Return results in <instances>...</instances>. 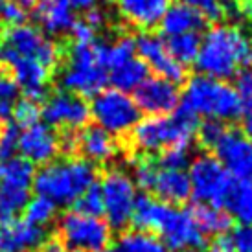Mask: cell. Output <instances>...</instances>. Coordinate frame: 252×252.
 Segmentation results:
<instances>
[{
  "instance_id": "obj_8",
  "label": "cell",
  "mask_w": 252,
  "mask_h": 252,
  "mask_svg": "<svg viewBox=\"0 0 252 252\" xmlns=\"http://www.w3.org/2000/svg\"><path fill=\"white\" fill-rule=\"evenodd\" d=\"M91 116L96 126L109 134H127L138 126L142 112L134 99L116 89H105L94 96L91 103Z\"/></svg>"
},
{
  "instance_id": "obj_5",
  "label": "cell",
  "mask_w": 252,
  "mask_h": 252,
  "mask_svg": "<svg viewBox=\"0 0 252 252\" xmlns=\"http://www.w3.org/2000/svg\"><path fill=\"white\" fill-rule=\"evenodd\" d=\"M109 81L107 44H74L66 64L61 72V85L66 92L76 96H96L105 91Z\"/></svg>"
},
{
  "instance_id": "obj_49",
  "label": "cell",
  "mask_w": 252,
  "mask_h": 252,
  "mask_svg": "<svg viewBox=\"0 0 252 252\" xmlns=\"http://www.w3.org/2000/svg\"><path fill=\"white\" fill-rule=\"evenodd\" d=\"M42 252H76V251H70V249H66L63 243H59V241H50V243H44L42 245Z\"/></svg>"
},
{
  "instance_id": "obj_50",
  "label": "cell",
  "mask_w": 252,
  "mask_h": 252,
  "mask_svg": "<svg viewBox=\"0 0 252 252\" xmlns=\"http://www.w3.org/2000/svg\"><path fill=\"white\" fill-rule=\"evenodd\" d=\"M236 11H238V15L252 17V0H247V2H243V4L236 6Z\"/></svg>"
},
{
  "instance_id": "obj_7",
  "label": "cell",
  "mask_w": 252,
  "mask_h": 252,
  "mask_svg": "<svg viewBox=\"0 0 252 252\" xmlns=\"http://www.w3.org/2000/svg\"><path fill=\"white\" fill-rule=\"evenodd\" d=\"M17 59H33L52 70L59 64L61 48L35 26L19 24L7 28L0 39V64L9 66Z\"/></svg>"
},
{
  "instance_id": "obj_6",
  "label": "cell",
  "mask_w": 252,
  "mask_h": 252,
  "mask_svg": "<svg viewBox=\"0 0 252 252\" xmlns=\"http://www.w3.org/2000/svg\"><path fill=\"white\" fill-rule=\"evenodd\" d=\"M131 133L136 149L144 153H162L169 147H188L197 133V118L179 109L171 116L140 120Z\"/></svg>"
},
{
  "instance_id": "obj_39",
  "label": "cell",
  "mask_w": 252,
  "mask_h": 252,
  "mask_svg": "<svg viewBox=\"0 0 252 252\" xmlns=\"http://www.w3.org/2000/svg\"><path fill=\"white\" fill-rule=\"evenodd\" d=\"M26 19V9L19 0H0V21L7 26H19Z\"/></svg>"
},
{
  "instance_id": "obj_25",
  "label": "cell",
  "mask_w": 252,
  "mask_h": 252,
  "mask_svg": "<svg viewBox=\"0 0 252 252\" xmlns=\"http://www.w3.org/2000/svg\"><path fill=\"white\" fill-rule=\"evenodd\" d=\"M149 77V68L138 57H133L126 63L118 64L109 72V81L120 92H134Z\"/></svg>"
},
{
  "instance_id": "obj_43",
  "label": "cell",
  "mask_w": 252,
  "mask_h": 252,
  "mask_svg": "<svg viewBox=\"0 0 252 252\" xmlns=\"http://www.w3.org/2000/svg\"><path fill=\"white\" fill-rule=\"evenodd\" d=\"M236 92L243 103H252V70H241L236 77Z\"/></svg>"
},
{
  "instance_id": "obj_13",
  "label": "cell",
  "mask_w": 252,
  "mask_h": 252,
  "mask_svg": "<svg viewBox=\"0 0 252 252\" xmlns=\"http://www.w3.org/2000/svg\"><path fill=\"white\" fill-rule=\"evenodd\" d=\"M216 158L236 181L252 184V140L241 131L226 129L216 146Z\"/></svg>"
},
{
  "instance_id": "obj_12",
  "label": "cell",
  "mask_w": 252,
  "mask_h": 252,
  "mask_svg": "<svg viewBox=\"0 0 252 252\" xmlns=\"http://www.w3.org/2000/svg\"><path fill=\"white\" fill-rule=\"evenodd\" d=\"M41 116L46 120V126L74 131L83 129L91 120V105L85 98L59 91L46 98L41 109Z\"/></svg>"
},
{
  "instance_id": "obj_44",
  "label": "cell",
  "mask_w": 252,
  "mask_h": 252,
  "mask_svg": "<svg viewBox=\"0 0 252 252\" xmlns=\"http://www.w3.org/2000/svg\"><path fill=\"white\" fill-rule=\"evenodd\" d=\"M17 94H19V89H17L15 81L11 79V76H7L6 72L0 68V101L13 103Z\"/></svg>"
},
{
  "instance_id": "obj_11",
  "label": "cell",
  "mask_w": 252,
  "mask_h": 252,
  "mask_svg": "<svg viewBox=\"0 0 252 252\" xmlns=\"http://www.w3.org/2000/svg\"><path fill=\"white\" fill-rule=\"evenodd\" d=\"M99 191L103 197L105 223L116 230L126 228L133 219L138 201L134 181L122 169H111L101 179Z\"/></svg>"
},
{
  "instance_id": "obj_37",
  "label": "cell",
  "mask_w": 252,
  "mask_h": 252,
  "mask_svg": "<svg viewBox=\"0 0 252 252\" xmlns=\"http://www.w3.org/2000/svg\"><path fill=\"white\" fill-rule=\"evenodd\" d=\"M157 169H158V164L153 162L151 158H140V160H136L134 162V184L149 191L155 175H157Z\"/></svg>"
},
{
  "instance_id": "obj_10",
  "label": "cell",
  "mask_w": 252,
  "mask_h": 252,
  "mask_svg": "<svg viewBox=\"0 0 252 252\" xmlns=\"http://www.w3.org/2000/svg\"><path fill=\"white\" fill-rule=\"evenodd\" d=\"M59 236L66 249L76 252H105L111 245V226L94 216L66 212L59 221Z\"/></svg>"
},
{
  "instance_id": "obj_38",
  "label": "cell",
  "mask_w": 252,
  "mask_h": 252,
  "mask_svg": "<svg viewBox=\"0 0 252 252\" xmlns=\"http://www.w3.org/2000/svg\"><path fill=\"white\" fill-rule=\"evenodd\" d=\"M19 127L15 124H9L0 131V160L11 158L19 151Z\"/></svg>"
},
{
  "instance_id": "obj_46",
  "label": "cell",
  "mask_w": 252,
  "mask_h": 252,
  "mask_svg": "<svg viewBox=\"0 0 252 252\" xmlns=\"http://www.w3.org/2000/svg\"><path fill=\"white\" fill-rule=\"evenodd\" d=\"M206 252H236L234 251V245H232V239L228 236H216L212 239L208 247H206Z\"/></svg>"
},
{
  "instance_id": "obj_36",
  "label": "cell",
  "mask_w": 252,
  "mask_h": 252,
  "mask_svg": "<svg viewBox=\"0 0 252 252\" xmlns=\"http://www.w3.org/2000/svg\"><path fill=\"white\" fill-rule=\"evenodd\" d=\"M226 127L223 126V122L219 120H206L201 126H197V134H199V142L203 144L204 147H212L216 146L219 138L224 134Z\"/></svg>"
},
{
  "instance_id": "obj_21",
  "label": "cell",
  "mask_w": 252,
  "mask_h": 252,
  "mask_svg": "<svg viewBox=\"0 0 252 252\" xmlns=\"http://www.w3.org/2000/svg\"><path fill=\"white\" fill-rule=\"evenodd\" d=\"M149 191H153L155 195L158 197V201H162V203H184V201H188L189 197H191L188 173L184 169H169L158 166Z\"/></svg>"
},
{
  "instance_id": "obj_40",
  "label": "cell",
  "mask_w": 252,
  "mask_h": 252,
  "mask_svg": "<svg viewBox=\"0 0 252 252\" xmlns=\"http://www.w3.org/2000/svg\"><path fill=\"white\" fill-rule=\"evenodd\" d=\"M188 147H169L166 151H162L160 158H158V166L169 169H184L188 166Z\"/></svg>"
},
{
  "instance_id": "obj_24",
  "label": "cell",
  "mask_w": 252,
  "mask_h": 252,
  "mask_svg": "<svg viewBox=\"0 0 252 252\" xmlns=\"http://www.w3.org/2000/svg\"><path fill=\"white\" fill-rule=\"evenodd\" d=\"M221 208H224L228 216L238 219L241 224L252 226V184L234 179Z\"/></svg>"
},
{
  "instance_id": "obj_54",
  "label": "cell",
  "mask_w": 252,
  "mask_h": 252,
  "mask_svg": "<svg viewBox=\"0 0 252 252\" xmlns=\"http://www.w3.org/2000/svg\"><path fill=\"white\" fill-rule=\"evenodd\" d=\"M181 252H195V251H181Z\"/></svg>"
},
{
  "instance_id": "obj_28",
  "label": "cell",
  "mask_w": 252,
  "mask_h": 252,
  "mask_svg": "<svg viewBox=\"0 0 252 252\" xmlns=\"http://www.w3.org/2000/svg\"><path fill=\"white\" fill-rule=\"evenodd\" d=\"M193 217L204 236L206 234L223 236L232 224V217L223 208H216V206H197L193 210Z\"/></svg>"
},
{
  "instance_id": "obj_48",
  "label": "cell",
  "mask_w": 252,
  "mask_h": 252,
  "mask_svg": "<svg viewBox=\"0 0 252 252\" xmlns=\"http://www.w3.org/2000/svg\"><path fill=\"white\" fill-rule=\"evenodd\" d=\"M99 0H70L72 7H76V9H81V11H89L92 7L98 6Z\"/></svg>"
},
{
  "instance_id": "obj_9",
  "label": "cell",
  "mask_w": 252,
  "mask_h": 252,
  "mask_svg": "<svg viewBox=\"0 0 252 252\" xmlns=\"http://www.w3.org/2000/svg\"><path fill=\"white\" fill-rule=\"evenodd\" d=\"M191 197L199 206H216L221 208L224 197L230 189L234 177L223 168V164L216 157L199 155L189 164L188 171Z\"/></svg>"
},
{
  "instance_id": "obj_51",
  "label": "cell",
  "mask_w": 252,
  "mask_h": 252,
  "mask_svg": "<svg viewBox=\"0 0 252 252\" xmlns=\"http://www.w3.org/2000/svg\"><path fill=\"white\" fill-rule=\"evenodd\" d=\"M19 2H21L24 7H26V6H35L39 0H19Z\"/></svg>"
},
{
  "instance_id": "obj_15",
  "label": "cell",
  "mask_w": 252,
  "mask_h": 252,
  "mask_svg": "<svg viewBox=\"0 0 252 252\" xmlns=\"http://www.w3.org/2000/svg\"><path fill=\"white\" fill-rule=\"evenodd\" d=\"M136 52L147 68H151L162 79H168L177 85L186 76L184 66L171 57L164 39H160L158 35H153V33L138 35L136 37Z\"/></svg>"
},
{
  "instance_id": "obj_19",
  "label": "cell",
  "mask_w": 252,
  "mask_h": 252,
  "mask_svg": "<svg viewBox=\"0 0 252 252\" xmlns=\"http://www.w3.org/2000/svg\"><path fill=\"white\" fill-rule=\"evenodd\" d=\"M77 149L85 155V160L105 164L112 160L118 153L114 136L98 126H85L77 134Z\"/></svg>"
},
{
  "instance_id": "obj_18",
  "label": "cell",
  "mask_w": 252,
  "mask_h": 252,
  "mask_svg": "<svg viewBox=\"0 0 252 252\" xmlns=\"http://www.w3.org/2000/svg\"><path fill=\"white\" fill-rule=\"evenodd\" d=\"M7 68H11L13 72L11 79L15 81L17 89L24 92L28 99L37 101L46 94L52 70L46 68L44 64L33 61V59H17Z\"/></svg>"
},
{
  "instance_id": "obj_53",
  "label": "cell",
  "mask_w": 252,
  "mask_h": 252,
  "mask_svg": "<svg viewBox=\"0 0 252 252\" xmlns=\"http://www.w3.org/2000/svg\"><path fill=\"white\" fill-rule=\"evenodd\" d=\"M249 44H251V50H252V35H251V39H249Z\"/></svg>"
},
{
  "instance_id": "obj_4",
  "label": "cell",
  "mask_w": 252,
  "mask_h": 252,
  "mask_svg": "<svg viewBox=\"0 0 252 252\" xmlns=\"http://www.w3.org/2000/svg\"><path fill=\"white\" fill-rule=\"evenodd\" d=\"M181 109L191 116H206L208 120L241 118L243 99L232 85L197 74L186 83L181 94Z\"/></svg>"
},
{
  "instance_id": "obj_31",
  "label": "cell",
  "mask_w": 252,
  "mask_h": 252,
  "mask_svg": "<svg viewBox=\"0 0 252 252\" xmlns=\"http://www.w3.org/2000/svg\"><path fill=\"white\" fill-rule=\"evenodd\" d=\"M30 201V189L19 188H6L0 186V217L11 219L19 212L26 208Z\"/></svg>"
},
{
  "instance_id": "obj_1",
  "label": "cell",
  "mask_w": 252,
  "mask_h": 252,
  "mask_svg": "<svg viewBox=\"0 0 252 252\" xmlns=\"http://www.w3.org/2000/svg\"><path fill=\"white\" fill-rule=\"evenodd\" d=\"M131 223L142 232H157L164 247L175 252H197L206 243V236L199 228L193 212L177 208L153 197H138Z\"/></svg>"
},
{
  "instance_id": "obj_42",
  "label": "cell",
  "mask_w": 252,
  "mask_h": 252,
  "mask_svg": "<svg viewBox=\"0 0 252 252\" xmlns=\"http://www.w3.org/2000/svg\"><path fill=\"white\" fill-rule=\"evenodd\" d=\"M232 245L236 252H252V226L239 224L232 234Z\"/></svg>"
},
{
  "instance_id": "obj_33",
  "label": "cell",
  "mask_w": 252,
  "mask_h": 252,
  "mask_svg": "<svg viewBox=\"0 0 252 252\" xmlns=\"http://www.w3.org/2000/svg\"><path fill=\"white\" fill-rule=\"evenodd\" d=\"M11 116L15 120V126L17 127H32L39 124V118H41V107L37 105V101L33 99H22L19 103L13 105V111H11Z\"/></svg>"
},
{
  "instance_id": "obj_16",
  "label": "cell",
  "mask_w": 252,
  "mask_h": 252,
  "mask_svg": "<svg viewBox=\"0 0 252 252\" xmlns=\"http://www.w3.org/2000/svg\"><path fill=\"white\" fill-rule=\"evenodd\" d=\"M59 149L61 140L54 127L46 124L26 127L19 134V151L22 153V158H26L32 164H48L56 160Z\"/></svg>"
},
{
  "instance_id": "obj_14",
  "label": "cell",
  "mask_w": 252,
  "mask_h": 252,
  "mask_svg": "<svg viewBox=\"0 0 252 252\" xmlns=\"http://www.w3.org/2000/svg\"><path fill=\"white\" fill-rule=\"evenodd\" d=\"M134 103L140 112L151 116H166L173 112L181 103V91L175 83L162 77H147L146 81L134 91Z\"/></svg>"
},
{
  "instance_id": "obj_30",
  "label": "cell",
  "mask_w": 252,
  "mask_h": 252,
  "mask_svg": "<svg viewBox=\"0 0 252 252\" xmlns=\"http://www.w3.org/2000/svg\"><path fill=\"white\" fill-rule=\"evenodd\" d=\"M56 212H57V204H54L46 197L37 195L33 199H30L28 204H26V208H24V216H26L24 221L35 224L39 228H44L46 224L54 221Z\"/></svg>"
},
{
  "instance_id": "obj_26",
  "label": "cell",
  "mask_w": 252,
  "mask_h": 252,
  "mask_svg": "<svg viewBox=\"0 0 252 252\" xmlns=\"http://www.w3.org/2000/svg\"><path fill=\"white\" fill-rule=\"evenodd\" d=\"M33 177H35L33 164L22 157L0 160V186L30 189L33 184Z\"/></svg>"
},
{
  "instance_id": "obj_22",
  "label": "cell",
  "mask_w": 252,
  "mask_h": 252,
  "mask_svg": "<svg viewBox=\"0 0 252 252\" xmlns=\"http://www.w3.org/2000/svg\"><path fill=\"white\" fill-rule=\"evenodd\" d=\"M70 0H39L35 4V19L50 35H61L70 32L76 21Z\"/></svg>"
},
{
  "instance_id": "obj_35",
  "label": "cell",
  "mask_w": 252,
  "mask_h": 252,
  "mask_svg": "<svg viewBox=\"0 0 252 252\" xmlns=\"http://www.w3.org/2000/svg\"><path fill=\"white\" fill-rule=\"evenodd\" d=\"M186 6H189L191 9H195L197 13L201 15L206 21H219V19H223L224 11H226V7L221 0H182Z\"/></svg>"
},
{
  "instance_id": "obj_2",
  "label": "cell",
  "mask_w": 252,
  "mask_h": 252,
  "mask_svg": "<svg viewBox=\"0 0 252 252\" xmlns=\"http://www.w3.org/2000/svg\"><path fill=\"white\" fill-rule=\"evenodd\" d=\"M252 50L249 37L238 26H214L201 39L195 59L201 76L224 81L238 76L245 64L251 63Z\"/></svg>"
},
{
  "instance_id": "obj_20",
  "label": "cell",
  "mask_w": 252,
  "mask_h": 252,
  "mask_svg": "<svg viewBox=\"0 0 252 252\" xmlns=\"http://www.w3.org/2000/svg\"><path fill=\"white\" fill-rule=\"evenodd\" d=\"M120 15L133 26L149 30L160 24L171 0H114Z\"/></svg>"
},
{
  "instance_id": "obj_45",
  "label": "cell",
  "mask_w": 252,
  "mask_h": 252,
  "mask_svg": "<svg viewBox=\"0 0 252 252\" xmlns=\"http://www.w3.org/2000/svg\"><path fill=\"white\" fill-rule=\"evenodd\" d=\"M83 21L89 22L92 28L98 32L99 28H103V26H105L107 13L103 11V9H99V7L96 6V7H92V9H89V11H87V15H85Z\"/></svg>"
},
{
  "instance_id": "obj_27",
  "label": "cell",
  "mask_w": 252,
  "mask_h": 252,
  "mask_svg": "<svg viewBox=\"0 0 252 252\" xmlns=\"http://www.w3.org/2000/svg\"><path fill=\"white\" fill-rule=\"evenodd\" d=\"M105 252H168V249L155 234L134 230L122 234Z\"/></svg>"
},
{
  "instance_id": "obj_47",
  "label": "cell",
  "mask_w": 252,
  "mask_h": 252,
  "mask_svg": "<svg viewBox=\"0 0 252 252\" xmlns=\"http://www.w3.org/2000/svg\"><path fill=\"white\" fill-rule=\"evenodd\" d=\"M241 127H243V134L252 140V103H243Z\"/></svg>"
},
{
  "instance_id": "obj_41",
  "label": "cell",
  "mask_w": 252,
  "mask_h": 252,
  "mask_svg": "<svg viewBox=\"0 0 252 252\" xmlns=\"http://www.w3.org/2000/svg\"><path fill=\"white\" fill-rule=\"evenodd\" d=\"M72 39H74V44H91V42H96V30L92 28L89 22L81 21H74L70 28Z\"/></svg>"
},
{
  "instance_id": "obj_34",
  "label": "cell",
  "mask_w": 252,
  "mask_h": 252,
  "mask_svg": "<svg viewBox=\"0 0 252 252\" xmlns=\"http://www.w3.org/2000/svg\"><path fill=\"white\" fill-rule=\"evenodd\" d=\"M76 210L87 216L99 217L103 214V197L99 191V186H91V188L85 191L83 195L76 201Z\"/></svg>"
},
{
  "instance_id": "obj_17",
  "label": "cell",
  "mask_w": 252,
  "mask_h": 252,
  "mask_svg": "<svg viewBox=\"0 0 252 252\" xmlns=\"http://www.w3.org/2000/svg\"><path fill=\"white\" fill-rule=\"evenodd\" d=\"M44 243V228L17 217H0V252H37Z\"/></svg>"
},
{
  "instance_id": "obj_23",
  "label": "cell",
  "mask_w": 252,
  "mask_h": 252,
  "mask_svg": "<svg viewBox=\"0 0 252 252\" xmlns=\"http://www.w3.org/2000/svg\"><path fill=\"white\" fill-rule=\"evenodd\" d=\"M204 26V19L195 9L186 6L184 2L169 4L168 11L160 21V30L164 35L175 37L182 33H197V30Z\"/></svg>"
},
{
  "instance_id": "obj_3",
  "label": "cell",
  "mask_w": 252,
  "mask_h": 252,
  "mask_svg": "<svg viewBox=\"0 0 252 252\" xmlns=\"http://www.w3.org/2000/svg\"><path fill=\"white\" fill-rule=\"evenodd\" d=\"M96 184V168L85 158L70 157L44 164L33 177L37 195L54 204H74L87 189Z\"/></svg>"
},
{
  "instance_id": "obj_32",
  "label": "cell",
  "mask_w": 252,
  "mask_h": 252,
  "mask_svg": "<svg viewBox=\"0 0 252 252\" xmlns=\"http://www.w3.org/2000/svg\"><path fill=\"white\" fill-rule=\"evenodd\" d=\"M136 54V39L133 35L118 37L112 44H107V66L109 70L133 59Z\"/></svg>"
},
{
  "instance_id": "obj_52",
  "label": "cell",
  "mask_w": 252,
  "mask_h": 252,
  "mask_svg": "<svg viewBox=\"0 0 252 252\" xmlns=\"http://www.w3.org/2000/svg\"><path fill=\"white\" fill-rule=\"evenodd\" d=\"M226 2H230V4H243V2H247V0H226Z\"/></svg>"
},
{
  "instance_id": "obj_29",
  "label": "cell",
  "mask_w": 252,
  "mask_h": 252,
  "mask_svg": "<svg viewBox=\"0 0 252 252\" xmlns=\"http://www.w3.org/2000/svg\"><path fill=\"white\" fill-rule=\"evenodd\" d=\"M166 46H168L171 57L184 66L188 63H195L199 46H201V37L197 33H182V35L169 37Z\"/></svg>"
}]
</instances>
